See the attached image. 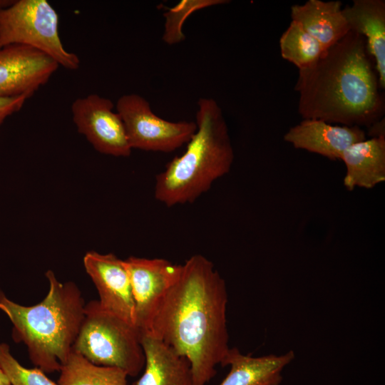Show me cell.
<instances>
[{
  "label": "cell",
  "instance_id": "cell-7",
  "mask_svg": "<svg viewBox=\"0 0 385 385\" xmlns=\"http://www.w3.org/2000/svg\"><path fill=\"white\" fill-rule=\"evenodd\" d=\"M115 109L132 150L171 153L187 144L197 130L195 121L173 122L160 118L149 102L136 93L121 96Z\"/></svg>",
  "mask_w": 385,
  "mask_h": 385
},
{
  "label": "cell",
  "instance_id": "cell-12",
  "mask_svg": "<svg viewBox=\"0 0 385 385\" xmlns=\"http://www.w3.org/2000/svg\"><path fill=\"white\" fill-rule=\"evenodd\" d=\"M365 139L366 133L360 127L337 125L319 119H303L284 135V140L294 148L331 160H341L347 148Z\"/></svg>",
  "mask_w": 385,
  "mask_h": 385
},
{
  "label": "cell",
  "instance_id": "cell-9",
  "mask_svg": "<svg viewBox=\"0 0 385 385\" xmlns=\"http://www.w3.org/2000/svg\"><path fill=\"white\" fill-rule=\"evenodd\" d=\"M123 262L135 302V326L140 334L145 333L158 305L178 278L181 265L163 258L133 256Z\"/></svg>",
  "mask_w": 385,
  "mask_h": 385
},
{
  "label": "cell",
  "instance_id": "cell-14",
  "mask_svg": "<svg viewBox=\"0 0 385 385\" xmlns=\"http://www.w3.org/2000/svg\"><path fill=\"white\" fill-rule=\"evenodd\" d=\"M295 358L289 350L282 354L252 356L230 348L220 365L230 366V371L219 385H280L282 372Z\"/></svg>",
  "mask_w": 385,
  "mask_h": 385
},
{
  "label": "cell",
  "instance_id": "cell-15",
  "mask_svg": "<svg viewBox=\"0 0 385 385\" xmlns=\"http://www.w3.org/2000/svg\"><path fill=\"white\" fill-rule=\"evenodd\" d=\"M350 31L362 36L366 41L377 73L379 86L385 89V1L354 0L342 8Z\"/></svg>",
  "mask_w": 385,
  "mask_h": 385
},
{
  "label": "cell",
  "instance_id": "cell-13",
  "mask_svg": "<svg viewBox=\"0 0 385 385\" xmlns=\"http://www.w3.org/2000/svg\"><path fill=\"white\" fill-rule=\"evenodd\" d=\"M145 355L143 375L133 385H195L190 363L149 333L140 334Z\"/></svg>",
  "mask_w": 385,
  "mask_h": 385
},
{
  "label": "cell",
  "instance_id": "cell-17",
  "mask_svg": "<svg viewBox=\"0 0 385 385\" xmlns=\"http://www.w3.org/2000/svg\"><path fill=\"white\" fill-rule=\"evenodd\" d=\"M346 166L344 185L371 189L385 181V135L355 143L343 153Z\"/></svg>",
  "mask_w": 385,
  "mask_h": 385
},
{
  "label": "cell",
  "instance_id": "cell-10",
  "mask_svg": "<svg viewBox=\"0 0 385 385\" xmlns=\"http://www.w3.org/2000/svg\"><path fill=\"white\" fill-rule=\"evenodd\" d=\"M58 64L31 47L11 44L0 48V98H29L45 85Z\"/></svg>",
  "mask_w": 385,
  "mask_h": 385
},
{
  "label": "cell",
  "instance_id": "cell-19",
  "mask_svg": "<svg viewBox=\"0 0 385 385\" xmlns=\"http://www.w3.org/2000/svg\"><path fill=\"white\" fill-rule=\"evenodd\" d=\"M279 48L282 57L299 71L313 66L324 51L319 43L292 20L279 38Z\"/></svg>",
  "mask_w": 385,
  "mask_h": 385
},
{
  "label": "cell",
  "instance_id": "cell-24",
  "mask_svg": "<svg viewBox=\"0 0 385 385\" xmlns=\"http://www.w3.org/2000/svg\"><path fill=\"white\" fill-rule=\"evenodd\" d=\"M0 385H11L7 376L0 366Z\"/></svg>",
  "mask_w": 385,
  "mask_h": 385
},
{
  "label": "cell",
  "instance_id": "cell-8",
  "mask_svg": "<svg viewBox=\"0 0 385 385\" xmlns=\"http://www.w3.org/2000/svg\"><path fill=\"white\" fill-rule=\"evenodd\" d=\"M72 118L78 131L99 153L115 157L131 154L123 120L108 98L92 93L71 104Z\"/></svg>",
  "mask_w": 385,
  "mask_h": 385
},
{
  "label": "cell",
  "instance_id": "cell-5",
  "mask_svg": "<svg viewBox=\"0 0 385 385\" xmlns=\"http://www.w3.org/2000/svg\"><path fill=\"white\" fill-rule=\"evenodd\" d=\"M72 349L98 366L138 376L145 366L139 330L103 309L98 301L85 305V316Z\"/></svg>",
  "mask_w": 385,
  "mask_h": 385
},
{
  "label": "cell",
  "instance_id": "cell-26",
  "mask_svg": "<svg viewBox=\"0 0 385 385\" xmlns=\"http://www.w3.org/2000/svg\"><path fill=\"white\" fill-rule=\"evenodd\" d=\"M0 309H1V305L0 304Z\"/></svg>",
  "mask_w": 385,
  "mask_h": 385
},
{
  "label": "cell",
  "instance_id": "cell-1",
  "mask_svg": "<svg viewBox=\"0 0 385 385\" xmlns=\"http://www.w3.org/2000/svg\"><path fill=\"white\" fill-rule=\"evenodd\" d=\"M227 302L225 281L212 262L192 255L181 265L146 332L188 359L195 385H205L215 376L230 349Z\"/></svg>",
  "mask_w": 385,
  "mask_h": 385
},
{
  "label": "cell",
  "instance_id": "cell-11",
  "mask_svg": "<svg viewBox=\"0 0 385 385\" xmlns=\"http://www.w3.org/2000/svg\"><path fill=\"white\" fill-rule=\"evenodd\" d=\"M83 265L98 290L100 306L135 326V302L123 260L113 253L89 251L83 257Z\"/></svg>",
  "mask_w": 385,
  "mask_h": 385
},
{
  "label": "cell",
  "instance_id": "cell-21",
  "mask_svg": "<svg viewBox=\"0 0 385 385\" xmlns=\"http://www.w3.org/2000/svg\"><path fill=\"white\" fill-rule=\"evenodd\" d=\"M0 366L11 385H58L36 367H24L11 355L9 345L0 343Z\"/></svg>",
  "mask_w": 385,
  "mask_h": 385
},
{
  "label": "cell",
  "instance_id": "cell-20",
  "mask_svg": "<svg viewBox=\"0 0 385 385\" xmlns=\"http://www.w3.org/2000/svg\"><path fill=\"white\" fill-rule=\"evenodd\" d=\"M227 0H183L169 9L163 16L165 18L163 41L170 45L178 43L185 39L182 27L185 20L194 11L208 6L227 4Z\"/></svg>",
  "mask_w": 385,
  "mask_h": 385
},
{
  "label": "cell",
  "instance_id": "cell-3",
  "mask_svg": "<svg viewBox=\"0 0 385 385\" xmlns=\"http://www.w3.org/2000/svg\"><path fill=\"white\" fill-rule=\"evenodd\" d=\"M49 290L33 306L15 303L0 291V304L13 324L12 337L24 342L31 361L44 373L60 371L69 356L85 316L78 286L60 282L51 270L46 272Z\"/></svg>",
  "mask_w": 385,
  "mask_h": 385
},
{
  "label": "cell",
  "instance_id": "cell-18",
  "mask_svg": "<svg viewBox=\"0 0 385 385\" xmlns=\"http://www.w3.org/2000/svg\"><path fill=\"white\" fill-rule=\"evenodd\" d=\"M59 371L58 385H127L122 369L95 365L73 349Z\"/></svg>",
  "mask_w": 385,
  "mask_h": 385
},
{
  "label": "cell",
  "instance_id": "cell-25",
  "mask_svg": "<svg viewBox=\"0 0 385 385\" xmlns=\"http://www.w3.org/2000/svg\"><path fill=\"white\" fill-rule=\"evenodd\" d=\"M12 2L13 1H10V0H0V8L6 7L10 5Z\"/></svg>",
  "mask_w": 385,
  "mask_h": 385
},
{
  "label": "cell",
  "instance_id": "cell-22",
  "mask_svg": "<svg viewBox=\"0 0 385 385\" xmlns=\"http://www.w3.org/2000/svg\"><path fill=\"white\" fill-rule=\"evenodd\" d=\"M28 98L25 96L0 98V127L9 116L21 109Z\"/></svg>",
  "mask_w": 385,
  "mask_h": 385
},
{
  "label": "cell",
  "instance_id": "cell-16",
  "mask_svg": "<svg viewBox=\"0 0 385 385\" xmlns=\"http://www.w3.org/2000/svg\"><path fill=\"white\" fill-rule=\"evenodd\" d=\"M290 10L292 20L314 38L324 51L350 31L339 1L308 0L292 5Z\"/></svg>",
  "mask_w": 385,
  "mask_h": 385
},
{
  "label": "cell",
  "instance_id": "cell-4",
  "mask_svg": "<svg viewBox=\"0 0 385 385\" xmlns=\"http://www.w3.org/2000/svg\"><path fill=\"white\" fill-rule=\"evenodd\" d=\"M197 130L185 151L155 177V198L167 207L194 202L227 174L234 150L222 111L211 98L197 101Z\"/></svg>",
  "mask_w": 385,
  "mask_h": 385
},
{
  "label": "cell",
  "instance_id": "cell-6",
  "mask_svg": "<svg viewBox=\"0 0 385 385\" xmlns=\"http://www.w3.org/2000/svg\"><path fill=\"white\" fill-rule=\"evenodd\" d=\"M58 14L46 0H17L0 8V48L20 44L35 48L59 66L76 70L78 56L67 51L58 33Z\"/></svg>",
  "mask_w": 385,
  "mask_h": 385
},
{
  "label": "cell",
  "instance_id": "cell-2",
  "mask_svg": "<svg viewBox=\"0 0 385 385\" xmlns=\"http://www.w3.org/2000/svg\"><path fill=\"white\" fill-rule=\"evenodd\" d=\"M294 90L303 119L368 128L384 118V96L366 39L351 31L299 71Z\"/></svg>",
  "mask_w": 385,
  "mask_h": 385
},
{
  "label": "cell",
  "instance_id": "cell-23",
  "mask_svg": "<svg viewBox=\"0 0 385 385\" xmlns=\"http://www.w3.org/2000/svg\"><path fill=\"white\" fill-rule=\"evenodd\" d=\"M368 134L371 138L385 135L384 118L368 127Z\"/></svg>",
  "mask_w": 385,
  "mask_h": 385
}]
</instances>
